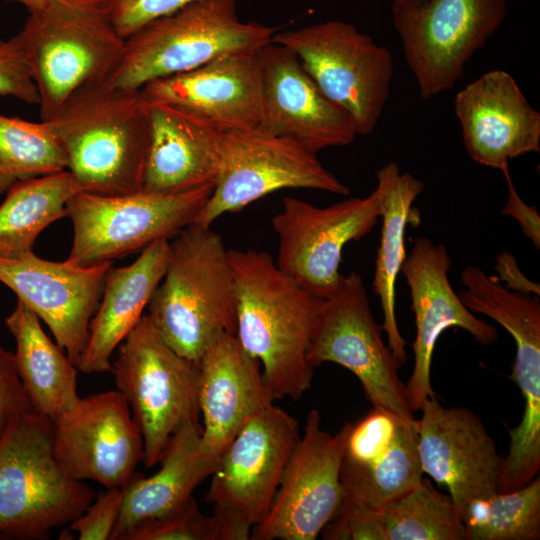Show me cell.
<instances>
[{
  "instance_id": "obj_1",
  "label": "cell",
  "mask_w": 540,
  "mask_h": 540,
  "mask_svg": "<svg viewBox=\"0 0 540 540\" xmlns=\"http://www.w3.org/2000/svg\"><path fill=\"white\" fill-rule=\"evenodd\" d=\"M242 348L259 360L275 399L297 401L310 389L314 368L307 353L323 298L284 273L267 252L228 250Z\"/></svg>"
},
{
  "instance_id": "obj_2",
  "label": "cell",
  "mask_w": 540,
  "mask_h": 540,
  "mask_svg": "<svg viewBox=\"0 0 540 540\" xmlns=\"http://www.w3.org/2000/svg\"><path fill=\"white\" fill-rule=\"evenodd\" d=\"M79 192L140 190L149 141V102L140 90L92 84L49 120Z\"/></svg>"
},
{
  "instance_id": "obj_3",
  "label": "cell",
  "mask_w": 540,
  "mask_h": 540,
  "mask_svg": "<svg viewBox=\"0 0 540 540\" xmlns=\"http://www.w3.org/2000/svg\"><path fill=\"white\" fill-rule=\"evenodd\" d=\"M147 309L164 341L197 364L222 336L235 335L237 301L228 250L211 227L192 224L173 237L164 276Z\"/></svg>"
},
{
  "instance_id": "obj_4",
  "label": "cell",
  "mask_w": 540,
  "mask_h": 540,
  "mask_svg": "<svg viewBox=\"0 0 540 540\" xmlns=\"http://www.w3.org/2000/svg\"><path fill=\"white\" fill-rule=\"evenodd\" d=\"M28 57L43 121L78 90L106 82L124 49L101 0H47L17 34Z\"/></svg>"
},
{
  "instance_id": "obj_5",
  "label": "cell",
  "mask_w": 540,
  "mask_h": 540,
  "mask_svg": "<svg viewBox=\"0 0 540 540\" xmlns=\"http://www.w3.org/2000/svg\"><path fill=\"white\" fill-rule=\"evenodd\" d=\"M94 499L58 463L51 419L33 410L14 417L0 435V539H47Z\"/></svg>"
},
{
  "instance_id": "obj_6",
  "label": "cell",
  "mask_w": 540,
  "mask_h": 540,
  "mask_svg": "<svg viewBox=\"0 0 540 540\" xmlns=\"http://www.w3.org/2000/svg\"><path fill=\"white\" fill-rule=\"evenodd\" d=\"M277 31L241 21L235 0H196L126 38L106 82L140 90L152 80L192 70L226 53L259 48Z\"/></svg>"
},
{
  "instance_id": "obj_7",
  "label": "cell",
  "mask_w": 540,
  "mask_h": 540,
  "mask_svg": "<svg viewBox=\"0 0 540 540\" xmlns=\"http://www.w3.org/2000/svg\"><path fill=\"white\" fill-rule=\"evenodd\" d=\"M143 438V463H159L170 437L185 423L198 422L199 364L175 352L148 315L118 346L112 370Z\"/></svg>"
},
{
  "instance_id": "obj_8",
  "label": "cell",
  "mask_w": 540,
  "mask_h": 540,
  "mask_svg": "<svg viewBox=\"0 0 540 540\" xmlns=\"http://www.w3.org/2000/svg\"><path fill=\"white\" fill-rule=\"evenodd\" d=\"M272 42L297 55L323 94L350 118L357 135L374 131L394 75L389 49L340 20L277 31Z\"/></svg>"
},
{
  "instance_id": "obj_9",
  "label": "cell",
  "mask_w": 540,
  "mask_h": 540,
  "mask_svg": "<svg viewBox=\"0 0 540 540\" xmlns=\"http://www.w3.org/2000/svg\"><path fill=\"white\" fill-rule=\"evenodd\" d=\"M214 185L159 193L143 189L118 195L77 192L67 203L73 226L68 260L80 265L112 262L175 237L195 223Z\"/></svg>"
},
{
  "instance_id": "obj_10",
  "label": "cell",
  "mask_w": 540,
  "mask_h": 540,
  "mask_svg": "<svg viewBox=\"0 0 540 540\" xmlns=\"http://www.w3.org/2000/svg\"><path fill=\"white\" fill-rule=\"evenodd\" d=\"M506 0L391 3L392 24L424 100L454 88L465 65L498 30Z\"/></svg>"
},
{
  "instance_id": "obj_11",
  "label": "cell",
  "mask_w": 540,
  "mask_h": 540,
  "mask_svg": "<svg viewBox=\"0 0 540 540\" xmlns=\"http://www.w3.org/2000/svg\"><path fill=\"white\" fill-rule=\"evenodd\" d=\"M288 188L349 194L317 153L290 138L258 127L222 133L218 176L194 224L211 227L223 214Z\"/></svg>"
},
{
  "instance_id": "obj_12",
  "label": "cell",
  "mask_w": 540,
  "mask_h": 540,
  "mask_svg": "<svg viewBox=\"0 0 540 540\" xmlns=\"http://www.w3.org/2000/svg\"><path fill=\"white\" fill-rule=\"evenodd\" d=\"M299 438L298 421L271 404L220 455L205 500L235 540L250 539L251 529L266 517Z\"/></svg>"
},
{
  "instance_id": "obj_13",
  "label": "cell",
  "mask_w": 540,
  "mask_h": 540,
  "mask_svg": "<svg viewBox=\"0 0 540 540\" xmlns=\"http://www.w3.org/2000/svg\"><path fill=\"white\" fill-rule=\"evenodd\" d=\"M382 332L373 318L361 275H343L338 287L323 300L308 362L313 368L326 362L343 366L360 381L372 407L413 420L416 417L398 375L401 364Z\"/></svg>"
},
{
  "instance_id": "obj_14",
  "label": "cell",
  "mask_w": 540,
  "mask_h": 540,
  "mask_svg": "<svg viewBox=\"0 0 540 540\" xmlns=\"http://www.w3.org/2000/svg\"><path fill=\"white\" fill-rule=\"evenodd\" d=\"M381 192L317 207L295 197L283 199L272 218L278 237L277 266L303 288L320 298L329 296L343 275L344 246L366 236L380 218Z\"/></svg>"
},
{
  "instance_id": "obj_15",
  "label": "cell",
  "mask_w": 540,
  "mask_h": 540,
  "mask_svg": "<svg viewBox=\"0 0 540 540\" xmlns=\"http://www.w3.org/2000/svg\"><path fill=\"white\" fill-rule=\"evenodd\" d=\"M351 425L335 434L312 409L284 470L266 517L251 529L253 540H314L344 499L340 470Z\"/></svg>"
},
{
  "instance_id": "obj_16",
  "label": "cell",
  "mask_w": 540,
  "mask_h": 540,
  "mask_svg": "<svg viewBox=\"0 0 540 540\" xmlns=\"http://www.w3.org/2000/svg\"><path fill=\"white\" fill-rule=\"evenodd\" d=\"M52 421L53 449L72 478L123 487L143 459V438L118 390L81 398Z\"/></svg>"
},
{
  "instance_id": "obj_17",
  "label": "cell",
  "mask_w": 540,
  "mask_h": 540,
  "mask_svg": "<svg viewBox=\"0 0 540 540\" xmlns=\"http://www.w3.org/2000/svg\"><path fill=\"white\" fill-rule=\"evenodd\" d=\"M111 266L112 262L51 261L31 251L0 257V282L46 323L55 342L77 366Z\"/></svg>"
},
{
  "instance_id": "obj_18",
  "label": "cell",
  "mask_w": 540,
  "mask_h": 540,
  "mask_svg": "<svg viewBox=\"0 0 540 540\" xmlns=\"http://www.w3.org/2000/svg\"><path fill=\"white\" fill-rule=\"evenodd\" d=\"M417 418L422 471L446 487L461 517L468 505L500 492L503 458L481 418L466 407L427 398Z\"/></svg>"
},
{
  "instance_id": "obj_19",
  "label": "cell",
  "mask_w": 540,
  "mask_h": 540,
  "mask_svg": "<svg viewBox=\"0 0 540 540\" xmlns=\"http://www.w3.org/2000/svg\"><path fill=\"white\" fill-rule=\"evenodd\" d=\"M451 258L444 244L417 237L401 272L408 284L416 336L412 344L414 364L405 384L410 409L420 411L423 402L436 396L431 384V365L437 340L452 327L467 331L478 343L493 344L498 330L477 318L453 290L449 280Z\"/></svg>"
},
{
  "instance_id": "obj_20",
  "label": "cell",
  "mask_w": 540,
  "mask_h": 540,
  "mask_svg": "<svg viewBox=\"0 0 540 540\" xmlns=\"http://www.w3.org/2000/svg\"><path fill=\"white\" fill-rule=\"evenodd\" d=\"M258 58V128L315 153L355 140L358 135L350 118L323 94L292 50L271 41L258 49Z\"/></svg>"
},
{
  "instance_id": "obj_21",
  "label": "cell",
  "mask_w": 540,
  "mask_h": 540,
  "mask_svg": "<svg viewBox=\"0 0 540 540\" xmlns=\"http://www.w3.org/2000/svg\"><path fill=\"white\" fill-rule=\"evenodd\" d=\"M423 474L417 418L407 420L373 407L351 425L340 470L345 499L380 511Z\"/></svg>"
},
{
  "instance_id": "obj_22",
  "label": "cell",
  "mask_w": 540,
  "mask_h": 540,
  "mask_svg": "<svg viewBox=\"0 0 540 540\" xmlns=\"http://www.w3.org/2000/svg\"><path fill=\"white\" fill-rule=\"evenodd\" d=\"M465 149L476 163L509 169V161L540 151V113L516 80L490 70L461 89L454 99Z\"/></svg>"
},
{
  "instance_id": "obj_23",
  "label": "cell",
  "mask_w": 540,
  "mask_h": 540,
  "mask_svg": "<svg viewBox=\"0 0 540 540\" xmlns=\"http://www.w3.org/2000/svg\"><path fill=\"white\" fill-rule=\"evenodd\" d=\"M259 48L226 53L152 80L141 91L147 100L182 109L221 133L255 128L261 106Z\"/></svg>"
},
{
  "instance_id": "obj_24",
  "label": "cell",
  "mask_w": 540,
  "mask_h": 540,
  "mask_svg": "<svg viewBox=\"0 0 540 540\" xmlns=\"http://www.w3.org/2000/svg\"><path fill=\"white\" fill-rule=\"evenodd\" d=\"M199 408L202 437L221 455L256 414L273 404L258 359L250 356L233 334L217 340L199 362Z\"/></svg>"
},
{
  "instance_id": "obj_25",
  "label": "cell",
  "mask_w": 540,
  "mask_h": 540,
  "mask_svg": "<svg viewBox=\"0 0 540 540\" xmlns=\"http://www.w3.org/2000/svg\"><path fill=\"white\" fill-rule=\"evenodd\" d=\"M148 102L149 141L141 189L177 193L214 185L222 133L182 109Z\"/></svg>"
},
{
  "instance_id": "obj_26",
  "label": "cell",
  "mask_w": 540,
  "mask_h": 540,
  "mask_svg": "<svg viewBox=\"0 0 540 540\" xmlns=\"http://www.w3.org/2000/svg\"><path fill=\"white\" fill-rule=\"evenodd\" d=\"M220 455L202 437L199 422H187L169 439L150 477L135 473L123 486L119 519L110 540H121L135 525L160 518L184 506L195 488L215 472Z\"/></svg>"
},
{
  "instance_id": "obj_27",
  "label": "cell",
  "mask_w": 540,
  "mask_h": 540,
  "mask_svg": "<svg viewBox=\"0 0 540 540\" xmlns=\"http://www.w3.org/2000/svg\"><path fill=\"white\" fill-rule=\"evenodd\" d=\"M170 240L145 247L131 264L109 269L98 308L93 315L86 345L77 368L85 374L112 370L111 357L134 329L162 280Z\"/></svg>"
},
{
  "instance_id": "obj_28",
  "label": "cell",
  "mask_w": 540,
  "mask_h": 540,
  "mask_svg": "<svg viewBox=\"0 0 540 540\" xmlns=\"http://www.w3.org/2000/svg\"><path fill=\"white\" fill-rule=\"evenodd\" d=\"M5 325L15 340L17 372L33 411L53 420L80 399L76 364L20 300Z\"/></svg>"
},
{
  "instance_id": "obj_29",
  "label": "cell",
  "mask_w": 540,
  "mask_h": 540,
  "mask_svg": "<svg viewBox=\"0 0 540 540\" xmlns=\"http://www.w3.org/2000/svg\"><path fill=\"white\" fill-rule=\"evenodd\" d=\"M376 178V186L381 192L382 226L372 288L380 299L382 328L387 343L402 365L406 361V341L396 320L395 284L407 255L405 232L412 215V205L425 185L412 174L401 172L396 162L383 165Z\"/></svg>"
},
{
  "instance_id": "obj_30",
  "label": "cell",
  "mask_w": 540,
  "mask_h": 540,
  "mask_svg": "<svg viewBox=\"0 0 540 540\" xmlns=\"http://www.w3.org/2000/svg\"><path fill=\"white\" fill-rule=\"evenodd\" d=\"M79 189L68 170L19 181L0 205V257L33 251L39 234L67 216V203Z\"/></svg>"
},
{
  "instance_id": "obj_31",
  "label": "cell",
  "mask_w": 540,
  "mask_h": 540,
  "mask_svg": "<svg viewBox=\"0 0 540 540\" xmlns=\"http://www.w3.org/2000/svg\"><path fill=\"white\" fill-rule=\"evenodd\" d=\"M381 513L385 540H465V526L451 497L427 478Z\"/></svg>"
},
{
  "instance_id": "obj_32",
  "label": "cell",
  "mask_w": 540,
  "mask_h": 540,
  "mask_svg": "<svg viewBox=\"0 0 540 540\" xmlns=\"http://www.w3.org/2000/svg\"><path fill=\"white\" fill-rule=\"evenodd\" d=\"M465 540H538L540 479L472 501L462 515Z\"/></svg>"
},
{
  "instance_id": "obj_33",
  "label": "cell",
  "mask_w": 540,
  "mask_h": 540,
  "mask_svg": "<svg viewBox=\"0 0 540 540\" xmlns=\"http://www.w3.org/2000/svg\"><path fill=\"white\" fill-rule=\"evenodd\" d=\"M66 168L65 153L45 121L0 114V194L19 181Z\"/></svg>"
},
{
  "instance_id": "obj_34",
  "label": "cell",
  "mask_w": 540,
  "mask_h": 540,
  "mask_svg": "<svg viewBox=\"0 0 540 540\" xmlns=\"http://www.w3.org/2000/svg\"><path fill=\"white\" fill-rule=\"evenodd\" d=\"M121 540H235L224 520L203 514L195 499L160 518L143 521L128 530Z\"/></svg>"
},
{
  "instance_id": "obj_35",
  "label": "cell",
  "mask_w": 540,
  "mask_h": 540,
  "mask_svg": "<svg viewBox=\"0 0 540 540\" xmlns=\"http://www.w3.org/2000/svg\"><path fill=\"white\" fill-rule=\"evenodd\" d=\"M0 95L29 104L40 102L28 57L17 35L0 40Z\"/></svg>"
},
{
  "instance_id": "obj_36",
  "label": "cell",
  "mask_w": 540,
  "mask_h": 540,
  "mask_svg": "<svg viewBox=\"0 0 540 540\" xmlns=\"http://www.w3.org/2000/svg\"><path fill=\"white\" fill-rule=\"evenodd\" d=\"M381 512L344 498L320 534L325 540H385Z\"/></svg>"
},
{
  "instance_id": "obj_37",
  "label": "cell",
  "mask_w": 540,
  "mask_h": 540,
  "mask_svg": "<svg viewBox=\"0 0 540 540\" xmlns=\"http://www.w3.org/2000/svg\"><path fill=\"white\" fill-rule=\"evenodd\" d=\"M119 35L126 39L144 25L196 0H101Z\"/></svg>"
},
{
  "instance_id": "obj_38",
  "label": "cell",
  "mask_w": 540,
  "mask_h": 540,
  "mask_svg": "<svg viewBox=\"0 0 540 540\" xmlns=\"http://www.w3.org/2000/svg\"><path fill=\"white\" fill-rule=\"evenodd\" d=\"M123 487L106 488L73 522L70 530L79 540H110L120 516Z\"/></svg>"
},
{
  "instance_id": "obj_39",
  "label": "cell",
  "mask_w": 540,
  "mask_h": 540,
  "mask_svg": "<svg viewBox=\"0 0 540 540\" xmlns=\"http://www.w3.org/2000/svg\"><path fill=\"white\" fill-rule=\"evenodd\" d=\"M31 410L17 372L14 353L0 344V435L14 417Z\"/></svg>"
},
{
  "instance_id": "obj_40",
  "label": "cell",
  "mask_w": 540,
  "mask_h": 540,
  "mask_svg": "<svg viewBox=\"0 0 540 540\" xmlns=\"http://www.w3.org/2000/svg\"><path fill=\"white\" fill-rule=\"evenodd\" d=\"M508 186L507 203L502 214L514 218L523 234L531 240L536 249L540 248V216L534 206L527 205L519 196L512 181L509 169L502 171Z\"/></svg>"
},
{
  "instance_id": "obj_41",
  "label": "cell",
  "mask_w": 540,
  "mask_h": 540,
  "mask_svg": "<svg viewBox=\"0 0 540 540\" xmlns=\"http://www.w3.org/2000/svg\"><path fill=\"white\" fill-rule=\"evenodd\" d=\"M496 276L507 289L525 294H540V286L520 270L515 257L508 251H502L496 257Z\"/></svg>"
},
{
  "instance_id": "obj_42",
  "label": "cell",
  "mask_w": 540,
  "mask_h": 540,
  "mask_svg": "<svg viewBox=\"0 0 540 540\" xmlns=\"http://www.w3.org/2000/svg\"><path fill=\"white\" fill-rule=\"evenodd\" d=\"M16 1L23 4L28 12L33 11L41 7L47 0H9Z\"/></svg>"
},
{
  "instance_id": "obj_43",
  "label": "cell",
  "mask_w": 540,
  "mask_h": 540,
  "mask_svg": "<svg viewBox=\"0 0 540 540\" xmlns=\"http://www.w3.org/2000/svg\"><path fill=\"white\" fill-rule=\"evenodd\" d=\"M425 0H391V3L395 4H418Z\"/></svg>"
}]
</instances>
